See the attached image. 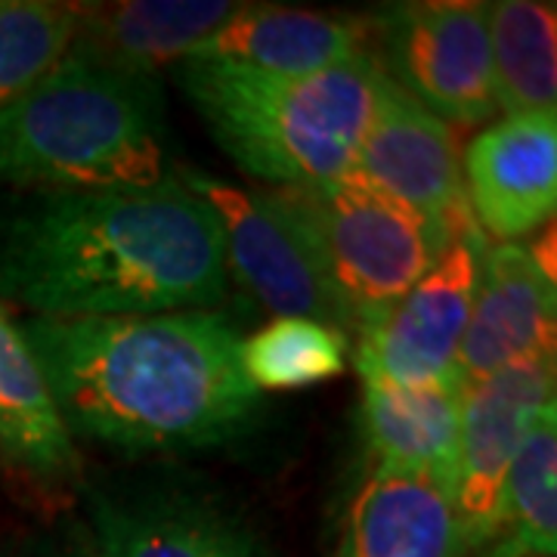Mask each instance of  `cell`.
Wrapping results in <instances>:
<instances>
[{"label":"cell","mask_w":557,"mask_h":557,"mask_svg":"<svg viewBox=\"0 0 557 557\" xmlns=\"http://www.w3.org/2000/svg\"><path fill=\"white\" fill-rule=\"evenodd\" d=\"M557 555V412L542 409L502 480L486 539L471 557Z\"/></svg>","instance_id":"cell-19"},{"label":"cell","mask_w":557,"mask_h":557,"mask_svg":"<svg viewBox=\"0 0 557 557\" xmlns=\"http://www.w3.org/2000/svg\"><path fill=\"white\" fill-rule=\"evenodd\" d=\"M496 109L505 115H557L555 3H486Z\"/></svg>","instance_id":"cell-20"},{"label":"cell","mask_w":557,"mask_h":557,"mask_svg":"<svg viewBox=\"0 0 557 557\" xmlns=\"http://www.w3.org/2000/svg\"><path fill=\"white\" fill-rule=\"evenodd\" d=\"M226 278L218 218L174 171L143 189L25 193L0 208V298L35 319L208 310Z\"/></svg>","instance_id":"cell-1"},{"label":"cell","mask_w":557,"mask_h":557,"mask_svg":"<svg viewBox=\"0 0 557 557\" xmlns=\"http://www.w3.org/2000/svg\"><path fill=\"white\" fill-rule=\"evenodd\" d=\"M483 248L480 230L461 233L428 276L418 278L384 317L357 332L354 366L362 384L418 387L458 379V350Z\"/></svg>","instance_id":"cell-9"},{"label":"cell","mask_w":557,"mask_h":557,"mask_svg":"<svg viewBox=\"0 0 557 557\" xmlns=\"http://www.w3.org/2000/svg\"><path fill=\"white\" fill-rule=\"evenodd\" d=\"M177 78L211 137L251 177L298 189L347 177L379 102L375 47L313 75L183 60Z\"/></svg>","instance_id":"cell-3"},{"label":"cell","mask_w":557,"mask_h":557,"mask_svg":"<svg viewBox=\"0 0 557 557\" xmlns=\"http://www.w3.org/2000/svg\"><path fill=\"white\" fill-rule=\"evenodd\" d=\"M22 332L72 440L121 453H193L242 437L258 416L239 332L214 310L28 317Z\"/></svg>","instance_id":"cell-2"},{"label":"cell","mask_w":557,"mask_h":557,"mask_svg":"<svg viewBox=\"0 0 557 557\" xmlns=\"http://www.w3.org/2000/svg\"><path fill=\"white\" fill-rule=\"evenodd\" d=\"M461 391L458 379L418 387L362 384L359 437L375 458L372 471L421 474L456 490Z\"/></svg>","instance_id":"cell-17"},{"label":"cell","mask_w":557,"mask_h":557,"mask_svg":"<svg viewBox=\"0 0 557 557\" xmlns=\"http://www.w3.org/2000/svg\"><path fill=\"white\" fill-rule=\"evenodd\" d=\"M168 174L152 75L65 53L0 109V183L28 193L143 189Z\"/></svg>","instance_id":"cell-4"},{"label":"cell","mask_w":557,"mask_h":557,"mask_svg":"<svg viewBox=\"0 0 557 557\" xmlns=\"http://www.w3.org/2000/svg\"><path fill=\"white\" fill-rule=\"evenodd\" d=\"M180 180L218 218L226 273L239 278L245 292L276 317L317 319L347 338L354 335L313 230L282 189H239L189 168L180 171Z\"/></svg>","instance_id":"cell-7"},{"label":"cell","mask_w":557,"mask_h":557,"mask_svg":"<svg viewBox=\"0 0 557 557\" xmlns=\"http://www.w3.org/2000/svg\"><path fill=\"white\" fill-rule=\"evenodd\" d=\"M555 354H542L490 379L465 384L461 391L456 496L471 539V555L486 539L502 480L533 418L555 406Z\"/></svg>","instance_id":"cell-11"},{"label":"cell","mask_w":557,"mask_h":557,"mask_svg":"<svg viewBox=\"0 0 557 557\" xmlns=\"http://www.w3.org/2000/svg\"><path fill=\"white\" fill-rule=\"evenodd\" d=\"M335 557H471L453 486L372 471L347 508Z\"/></svg>","instance_id":"cell-14"},{"label":"cell","mask_w":557,"mask_h":557,"mask_svg":"<svg viewBox=\"0 0 557 557\" xmlns=\"http://www.w3.org/2000/svg\"><path fill=\"white\" fill-rule=\"evenodd\" d=\"M75 3L0 0V109L32 90L69 53Z\"/></svg>","instance_id":"cell-22"},{"label":"cell","mask_w":557,"mask_h":557,"mask_svg":"<svg viewBox=\"0 0 557 557\" xmlns=\"http://www.w3.org/2000/svg\"><path fill=\"white\" fill-rule=\"evenodd\" d=\"M78 490L100 557H276L239 505L189 471L109 474Z\"/></svg>","instance_id":"cell-6"},{"label":"cell","mask_w":557,"mask_h":557,"mask_svg":"<svg viewBox=\"0 0 557 557\" xmlns=\"http://www.w3.org/2000/svg\"><path fill=\"white\" fill-rule=\"evenodd\" d=\"M282 193L313 230L329 276L350 313L354 335L428 276L461 233L478 230H456L416 214L354 174Z\"/></svg>","instance_id":"cell-5"},{"label":"cell","mask_w":557,"mask_h":557,"mask_svg":"<svg viewBox=\"0 0 557 557\" xmlns=\"http://www.w3.org/2000/svg\"><path fill=\"white\" fill-rule=\"evenodd\" d=\"M350 338L317 319L276 317L242 341V369L255 391H300L344 375Z\"/></svg>","instance_id":"cell-21"},{"label":"cell","mask_w":557,"mask_h":557,"mask_svg":"<svg viewBox=\"0 0 557 557\" xmlns=\"http://www.w3.org/2000/svg\"><path fill=\"white\" fill-rule=\"evenodd\" d=\"M372 47L387 78L449 127L493 119L486 3H399L372 20Z\"/></svg>","instance_id":"cell-8"},{"label":"cell","mask_w":557,"mask_h":557,"mask_svg":"<svg viewBox=\"0 0 557 557\" xmlns=\"http://www.w3.org/2000/svg\"><path fill=\"white\" fill-rule=\"evenodd\" d=\"M0 458L47 483L75 480L81 456L65 431L22 322L0 298Z\"/></svg>","instance_id":"cell-18"},{"label":"cell","mask_w":557,"mask_h":557,"mask_svg":"<svg viewBox=\"0 0 557 557\" xmlns=\"http://www.w3.org/2000/svg\"><path fill=\"white\" fill-rule=\"evenodd\" d=\"M465 199L480 236L520 242L557 208V115H505L461 152Z\"/></svg>","instance_id":"cell-12"},{"label":"cell","mask_w":557,"mask_h":557,"mask_svg":"<svg viewBox=\"0 0 557 557\" xmlns=\"http://www.w3.org/2000/svg\"><path fill=\"white\" fill-rule=\"evenodd\" d=\"M242 3L230 0H124L75 3V38L69 53L119 69L152 75L168 62H183L208 40Z\"/></svg>","instance_id":"cell-15"},{"label":"cell","mask_w":557,"mask_h":557,"mask_svg":"<svg viewBox=\"0 0 557 557\" xmlns=\"http://www.w3.org/2000/svg\"><path fill=\"white\" fill-rule=\"evenodd\" d=\"M369 47L372 20L242 3L239 13L201 40L186 60L230 62L270 75H313Z\"/></svg>","instance_id":"cell-16"},{"label":"cell","mask_w":557,"mask_h":557,"mask_svg":"<svg viewBox=\"0 0 557 557\" xmlns=\"http://www.w3.org/2000/svg\"><path fill=\"white\" fill-rule=\"evenodd\" d=\"M22 557H100V552H97L94 539L87 536L84 523L75 518L35 539Z\"/></svg>","instance_id":"cell-23"},{"label":"cell","mask_w":557,"mask_h":557,"mask_svg":"<svg viewBox=\"0 0 557 557\" xmlns=\"http://www.w3.org/2000/svg\"><path fill=\"white\" fill-rule=\"evenodd\" d=\"M350 174L416 214L456 230L474 226L465 199L456 131L412 100L387 72Z\"/></svg>","instance_id":"cell-10"},{"label":"cell","mask_w":557,"mask_h":557,"mask_svg":"<svg viewBox=\"0 0 557 557\" xmlns=\"http://www.w3.org/2000/svg\"><path fill=\"white\" fill-rule=\"evenodd\" d=\"M555 273L520 242H486L458 350L461 384L490 379L530 357L555 354Z\"/></svg>","instance_id":"cell-13"}]
</instances>
